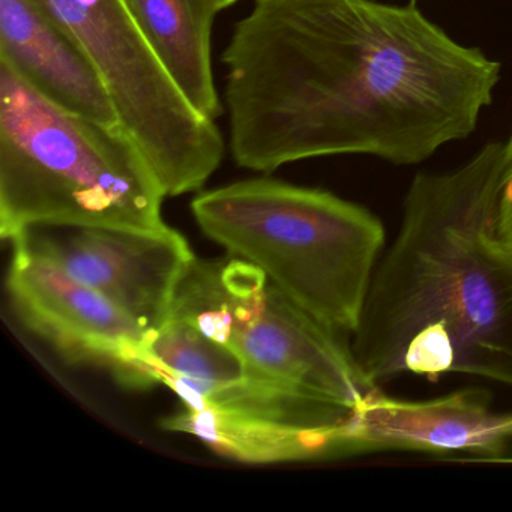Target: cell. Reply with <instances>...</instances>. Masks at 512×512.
<instances>
[{
	"instance_id": "4fadbf2b",
	"label": "cell",
	"mask_w": 512,
	"mask_h": 512,
	"mask_svg": "<svg viewBox=\"0 0 512 512\" xmlns=\"http://www.w3.org/2000/svg\"><path fill=\"white\" fill-rule=\"evenodd\" d=\"M236 2H239V0H217L218 8H220L221 11L232 7V5H235Z\"/></svg>"
},
{
	"instance_id": "ba28073f",
	"label": "cell",
	"mask_w": 512,
	"mask_h": 512,
	"mask_svg": "<svg viewBox=\"0 0 512 512\" xmlns=\"http://www.w3.org/2000/svg\"><path fill=\"white\" fill-rule=\"evenodd\" d=\"M7 290L26 328L74 364L107 368L131 388H148L149 332L58 266L13 248Z\"/></svg>"
},
{
	"instance_id": "8fae6325",
	"label": "cell",
	"mask_w": 512,
	"mask_h": 512,
	"mask_svg": "<svg viewBox=\"0 0 512 512\" xmlns=\"http://www.w3.org/2000/svg\"><path fill=\"white\" fill-rule=\"evenodd\" d=\"M142 34L188 103L217 122L223 98L212 70V26L217 0H124Z\"/></svg>"
},
{
	"instance_id": "7c38bea8",
	"label": "cell",
	"mask_w": 512,
	"mask_h": 512,
	"mask_svg": "<svg viewBox=\"0 0 512 512\" xmlns=\"http://www.w3.org/2000/svg\"><path fill=\"white\" fill-rule=\"evenodd\" d=\"M506 160L497 199L496 233L503 247L512 254V136L505 143Z\"/></svg>"
},
{
	"instance_id": "52a82bcc",
	"label": "cell",
	"mask_w": 512,
	"mask_h": 512,
	"mask_svg": "<svg viewBox=\"0 0 512 512\" xmlns=\"http://www.w3.org/2000/svg\"><path fill=\"white\" fill-rule=\"evenodd\" d=\"M10 242L91 287L149 334L166 325L176 287L194 259L187 239L169 226L40 224Z\"/></svg>"
},
{
	"instance_id": "7a4b0ae2",
	"label": "cell",
	"mask_w": 512,
	"mask_h": 512,
	"mask_svg": "<svg viewBox=\"0 0 512 512\" xmlns=\"http://www.w3.org/2000/svg\"><path fill=\"white\" fill-rule=\"evenodd\" d=\"M505 143L413 179L350 344L371 386L449 373L512 386V254L496 233Z\"/></svg>"
},
{
	"instance_id": "277c9868",
	"label": "cell",
	"mask_w": 512,
	"mask_h": 512,
	"mask_svg": "<svg viewBox=\"0 0 512 512\" xmlns=\"http://www.w3.org/2000/svg\"><path fill=\"white\" fill-rule=\"evenodd\" d=\"M191 212L209 239L317 322L344 338L356 331L385 245L370 211L328 191L254 178L203 191Z\"/></svg>"
},
{
	"instance_id": "3957f363",
	"label": "cell",
	"mask_w": 512,
	"mask_h": 512,
	"mask_svg": "<svg viewBox=\"0 0 512 512\" xmlns=\"http://www.w3.org/2000/svg\"><path fill=\"white\" fill-rule=\"evenodd\" d=\"M160 182L122 125L67 112L0 62V236L40 224L164 229Z\"/></svg>"
},
{
	"instance_id": "6da1fadb",
	"label": "cell",
	"mask_w": 512,
	"mask_h": 512,
	"mask_svg": "<svg viewBox=\"0 0 512 512\" xmlns=\"http://www.w3.org/2000/svg\"><path fill=\"white\" fill-rule=\"evenodd\" d=\"M229 146L271 173L332 155L418 164L475 131L500 64L416 5L254 0L221 56Z\"/></svg>"
},
{
	"instance_id": "9c48e42d",
	"label": "cell",
	"mask_w": 512,
	"mask_h": 512,
	"mask_svg": "<svg viewBox=\"0 0 512 512\" xmlns=\"http://www.w3.org/2000/svg\"><path fill=\"white\" fill-rule=\"evenodd\" d=\"M512 443V410L497 412L487 392L463 389L410 401L370 389L338 428V458L371 452H469L499 461Z\"/></svg>"
},
{
	"instance_id": "30bf717a",
	"label": "cell",
	"mask_w": 512,
	"mask_h": 512,
	"mask_svg": "<svg viewBox=\"0 0 512 512\" xmlns=\"http://www.w3.org/2000/svg\"><path fill=\"white\" fill-rule=\"evenodd\" d=\"M0 62L61 109L121 125L85 50L37 0H0Z\"/></svg>"
},
{
	"instance_id": "5b68a950",
	"label": "cell",
	"mask_w": 512,
	"mask_h": 512,
	"mask_svg": "<svg viewBox=\"0 0 512 512\" xmlns=\"http://www.w3.org/2000/svg\"><path fill=\"white\" fill-rule=\"evenodd\" d=\"M169 320H181L244 359L251 373L341 406L371 386L346 338L278 290L245 260L194 256L179 280Z\"/></svg>"
},
{
	"instance_id": "8992f818",
	"label": "cell",
	"mask_w": 512,
	"mask_h": 512,
	"mask_svg": "<svg viewBox=\"0 0 512 512\" xmlns=\"http://www.w3.org/2000/svg\"><path fill=\"white\" fill-rule=\"evenodd\" d=\"M85 50L166 197L199 191L220 167L217 122L194 110L124 0H37Z\"/></svg>"
}]
</instances>
